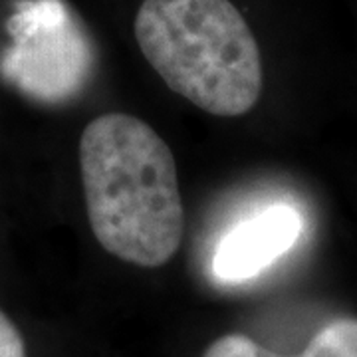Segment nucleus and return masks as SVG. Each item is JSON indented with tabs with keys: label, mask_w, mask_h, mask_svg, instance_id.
<instances>
[{
	"label": "nucleus",
	"mask_w": 357,
	"mask_h": 357,
	"mask_svg": "<svg viewBox=\"0 0 357 357\" xmlns=\"http://www.w3.org/2000/svg\"><path fill=\"white\" fill-rule=\"evenodd\" d=\"M266 347L243 333H229L206 347L203 357H264Z\"/></svg>",
	"instance_id": "obj_6"
},
{
	"label": "nucleus",
	"mask_w": 357,
	"mask_h": 357,
	"mask_svg": "<svg viewBox=\"0 0 357 357\" xmlns=\"http://www.w3.org/2000/svg\"><path fill=\"white\" fill-rule=\"evenodd\" d=\"M6 30L10 44L0 56V74L20 93L54 105L88 86L93 46L64 0H20Z\"/></svg>",
	"instance_id": "obj_3"
},
{
	"label": "nucleus",
	"mask_w": 357,
	"mask_h": 357,
	"mask_svg": "<svg viewBox=\"0 0 357 357\" xmlns=\"http://www.w3.org/2000/svg\"><path fill=\"white\" fill-rule=\"evenodd\" d=\"M0 357H26L24 337L4 312H0Z\"/></svg>",
	"instance_id": "obj_7"
},
{
	"label": "nucleus",
	"mask_w": 357,
	"mask_h": 357,
	"mask_svg": "<svg viewBox=\"0 0 357 357\" xmlns=\"http://www.w3.org/2000/svg\"><path fill=\"white\" fill-rule=\"evenodd\" d=\"M288 357H357V318H340L324 326L300 356Z\"/></svg>",
	"instance_id": "obj_5"
},
{
	"label": "nucleus",
	"mask_w": 357,
	"mask_h": 357,
	"mask_svg": "<svg viewBox=\"0 0 357 357\" xmlns=\"http://www.w3.org/2000/svg\"><path fill=\"white\" fill-rule=\"evenodd\" d=\"M79 169L98 243L129 264H167L185 215L175 157L159 133L133 115H100L82 133Z\"/></svg>",
	"instance_id": "obj_1"
},
{
	"label": "nucleus",
	"mask_w": 357,
	"mask_h": 357,
	"mask_svg": "<svg viewBox=\"0 0 357 357\" xmlns=\"http://www.w3.org/2000/svg\"><path fill=\"white\" fill-rule=\"evenodd\" d=\"M135 40L167 86L206 114L238 117L260 98V50L230 0H143Z\"/></svg>",
	"instance_id": "obj_2"
},
{
	"label": "nucleus",
	"mask_w": 357,
	"mask_h": 357,
	"mask_svg": "<svg viewBox=\"0 0 357 357\" xmlns=\"http://www.w3.org/2000/svg\"><path fill=\"white\" fill-rule=\"evenodd\" d=\"M302 229V217L290 204L258 211L220 238L213 255V274L229 284L255 278L298 243Z\"/></svg>",
	"instance_id": "obj_4"
}]
</instances>
